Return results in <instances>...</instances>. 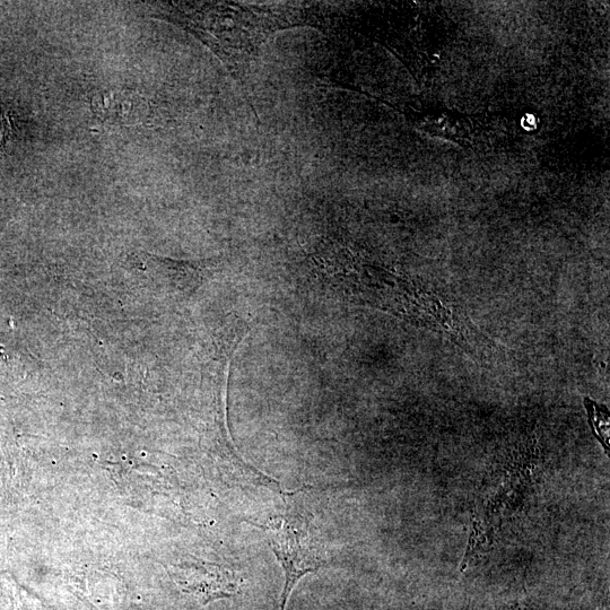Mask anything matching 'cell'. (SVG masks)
<instances>
[{"mask_svg": "<svg viewBox=\"0 0 610 610\" xmlns=\"http://www.w3.org/2000/svg\"><path fill=\"white\" fill-rule=\"evenodd\" d=\"M259 528L264 531L270 548L283 566L285 585L281 608L286 610L296 583L304 575L315 573L324 565V548L312 533L309 522L300 517L276 518Z\"/></svg>", "mask_w": 610, "mask_h": 610, "instance_id": "1", "label": "cell"}, {"mask_svg": "<svg viewBox=\"0 0 610 610\" xmlns=\"http://www.w3.org/2000/svg\"><path fill=\"white\" fill-rule=\"evenodd\" d=\"M181 585L202 598L204 603H208L211 600L237 595L242 581L235 577L233 572L213 566L191 575L185 582H181Z\"/></svg>", "mask_w": 610, "mask_h": 610, "instance_id": "2", "label": "cell"}, {"mask_svg": "<svg viewBox=\"0 0 610 610\" xmlns=\"http://www.w3.org/2000/svg\"><path fill=\"white\" fill-rule=\"evenodd\" d=\"M8 127H10V124H8L6 116L3 115L2 112H0V143H2Z\"/></svg>", "mask_w": 610, "mask_h": 610, "instance_id": "3", "label": "cell"}]
</instances>
